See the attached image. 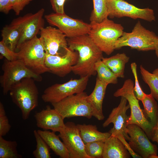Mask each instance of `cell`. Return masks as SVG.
<instances>
[{"label":"cell","instance_id":"obj_27","mask_svg":"<svg viewBox=\"0 0 158 158\" xmlns=\"http://www.w3.org/2000/svg\"><path fill=\"white\" fill-rule=\"evenodd\" d=\"M140 71L143 80L150 88V93L158 101V68L151 73L141 65Z\"/></svg>","mask_w":158,"mask_h":158},{"label":"cell","instance_id":"obj_18","mask_svg":"<svg viewBox=\"0 0 158 158\" xmlns=\"http://www.w3.org/2000/svg\"><path fill=\"white\" fill-rule=\"evenodd\" d=\"M35 117L37 127L44 130H50L59 133L65 126L64 119L55 109H51L49 106L36 113Z\"/></svg>","mask_w":158,"mask_h":158},{"label":"cell","instance_id":"obj_14","mask_svg":"<svg viewBox=\"0 0 158 158\" xmlns=\"http://www.w3.org/2000/svg\"><path fill=\"white\" fill-rule=\"evenodd\" d=\"M126 133L129 136L128 140L133 150L142 158H151L157 154V146L152 143L143 130L135 124L128 125Z\"/></svg>","mask_w":158,"mask_h":158},{"label":"cell","instance_id":"obj_33","mask_svg":"<svg viewBox=\"0 0 158 158\" xmlns=\"http://www.w3.org/2000/svg\"><path fill=\"white\" fill-rule=\"evenodd\" d=\"M131 69L135 79L134 92L137 99L141 101L144 98L146 94L142 90L139 85L137 73V65L135 62H132L130 64Z\"/></svg>","mask_w":158,"mask_h":158},{"label":"cell","instance_id":"obj_29","mask_svg":"<svg viewBox=\"0 0 158 158\" xmlns=\"http://www.w3.org/2000/svg\"><path fill=\"white\" fill-rule=\"evenodd\" d=\"M15 141L7 140L0 136V158H21L18 152Z\"/></svg>","mask_w":158,"mask_h":158},{"label":"cell","instance_id":"obj_12","mask_svg":"<svg viewBox=\"0 0 158 158\" xmlns=\"http://www.w3.org/2000/svg\"><path fill=\"white\" fill-rule=\"evenodd\" d=\"M44 11V9L42 8L34 13H28L13 20L11 23L16 25L21 32L17 48L24 42L37 36L41 29L44 27L43 16Z\"/></svg>","mask_w":158,"mask_h":158},{"label":"cell","instance_id":"obj_13","mask_svg":"<svg viewBox=\"0 0 158 158\" xmlns=\"http://www.w3.org/2000/svg\"><path fill=\"white\" fill-rule=\"evenodd\" d=\"M40 33L39 38L46 54L58 56L66 54L67 37L60 30L49 26L42 28Z\"/></svg>","mask_w":158,"mask_h":158},{"label":"cell","instance_id":"obj_17","mask_svg":"<svg viewBox=\"0 0 158 158\" xmlns=\"http://www.w3.org/2000/svg\"><path fill=\"white\" fill-rule=\"evenodd\" d=\"M127 101L125 98L121 97L119 105L112 110L108 118L103 123L102 126L106 127L111 123H113V127L108 132L111 135L115 136L118 134H122L128 140L129 136L126 133V122L129 116L127 115L126 112L130 108V106L129 104L126 105Z\"/></svg>","mask_w":158,"mask_h":158},{"label":"cell","instance_id":"obj_16","mask_svg":"<svg viewBox=\"0 0 158 158\" xmlns=\"http://www.w3.org/2000/svg\"><path fill=\"white\" fill-rule=\"evenodd\" d=\"M78 58V52L68 47L66 54L63 56L46 54L45 65L49 72L63 77L72 72V67L76 63Z\"/></svg>","mask_w":158,"mask_h":158},{"label":"cell","instance_id":"obj_38","mask_svg":"<svg viewBox=\"0 0 158 158\" xmlns=\"http://www.w3.org/2000/svg\"><path fill=\"white\" fill-rule=\"evenodd\" d=\"M12 9V6L10 0H0V11L8 14Z\"/></svg>","mask_w":158,"mask_h":158},{"label":"cell","instance_id":"obj_28","mask_svg":"<svg viewBox=\"0 0 158 158\" xmlns=\"http://www.w3.org/2000/svg\"><path fill=\"white\" fill-rule=\"evenodd\" d=\"M94 69L97 74V78L101 81L108 84L118 83V77L102 60L95 63Z\"/></svg>","mask_w":158,"mask_h":158},{"label":"cell","instance_id":"obj_31","mask_svg":"<svg viewBox=\"0 0 158 158\" xmlns=\"http://www.w3.org/2000/svg\"><path fill=\"white\" fill-rule=\"evenodd\" d=\"M104 142L95 141L85 144V151L90 158H102Z\"/></svg>","mask_w":158,"mask_h":158},{"label":"cell","instance_id":"obj_21","mask_svg":"<svg viewBox=\"0 0 158 158\" xmlns=\"http://www.w3.org/2000/svg\"><path fill=\"white\" fill-rule=\"evenodd\" d=\"M37 131L56 155L61 158H70L68 150L63 142L60 139L59 135H57L55 132L40 130Z\"/></svg>","mask_w":158,"mask_h":158},{"label":"cell","instance_id":"obj_24","mask_svg":"<svg viewBox=\"0 0 158 158\" xmlns=\"http://www.w3.org/2000/svg\"><path fill=\"white\" fill-rule=\"evenodd\" d=\"M2 41L11 50L15 51L21 36L18 27L11 23L3 27L1 30Z\"/></svg>","mask_w":158,"mask_h":158},{"label":"cell","instance_id":"obj_1","mask_svg":"<svg viewBox=\"0 0 158 158\" xmlns=\"http://www.w3.org/2000/svg\"><path fill=\"white\" fill-rule=\"evenodd\" d=\"M68 47L78 52V58L72 67V72L80 77L95 76V63L103 57V52L98 47L88 34L67 38Z\"/></svg>","mask_w":158,"mask_h":158},{"label":"cell","instance_id":"obj_30","mask_svg":"<svg viewBox=\"0 0 158 158\" xmlns=\"http://www.w3.org/2000/svg\"><path fill=\"white\" fill-rule=\"evenodd\" d=\"M33 132L36 142V148L33 152L34 157L35 158H51L49 146L37 130H35Z\"/></svg>","mask_w":158,"mask_h":158},{"label":"cell","instance_id":"obj_35","mask_svg":"<svg viewBox=\"0 0 158 158\" xmlns=\"http://www.w3.org/2000/svg\"><path fill=\"white\" fill-rule=\"evenodd\" d=\"M12 6V10L16 16L19 15L25 7L32 0H10Z\"/></svg>","mask_w":158,"mask_h":158},{"label":"cell","instance_id":"obj_8","mask_svg":"<svg viewBox=\"0 0 158 158\" xmlns=\"http://www.w3.org/2000/svg\"><path fill=\"white\" fill-rule=\"evenodd\" d=\"M1 69L3 74L0 77V83L4 95L9 92L14 85L23 78H32L39 82L42 79L41 75L33 72L18 59L10 61L5 59Z\"/></svg>","mask_w":158,"mask_h":158},{"label":"cell","instance_id":"obj_39","mask_svg":"<svg viewBox=\"0 0 158 158\" xmlns=\"http://www.w3.org/2000/svg\"><path fill=\"white\" fill-rule=\"evenodd\" d=\"M150 139L158 144V116L156 124L153 128Z\"/></svg>","mask_w":158,"mask_h":158},{"label":"cell","instance_id":"obj_6","mask_svg":"<svg viewBox=\"0 0 158 158\" xmlns=\"http://www.w3.org/2000/svg\"><path fill=\"white\" fill-rule=\"evenodd\" d=\"M134 83L130 79L125 80L122 86L114 94L116 97H123L128 102L130 109V114L127 121V126L135 124L140 127L150 139L153 127L145 116L140 106L139 100L134 90Z\"/></svg>","mask_w":158,"mask_h":158},{"label":"cell","instance_id":"obj_37","mask_svg":"<svg viewBox=\"0 0 158 158\" xmlns=\"http://www.w3.org/2000/svg\"><path fill=\"white\" fill-rule=\"evenodd\" d=\"M122 142L128 151L130 155L134 158H142L140 156L136 153L131 147L130 145L126 141V139L125 138L123 135L122 134H118L116 136Z\"/></svg>","mask_w":158,"mask_h":158},{"label":"cell","instance_id":"obj_9","mask_svg":"<svg viewBox=\"0 0 158 158\" xmlns=\"http://www.w3.org/2000/svg\"><path fill=\"white\" fill-rule=\"evenodd\" d=\"M89 77L86 76L79 79L71 78L63 83L54 84L45 89L42 95V99L45 102L51 104L71 95L84 92Z\"/></svg>","mask_w":158,"mask_h":158},{"label":"cell","instance_id":"obj_23","mask_svg":"<svg viewBox=\"0 0 158 158\" xmlns=\"http://www.w3.org/2000/svg\"><path fill=\"white\" fill-rule=\"evenodd\" d=\"M129 57L124 53H118L109 58L103 57L102 60L118 78L124 77L126 64L129 61Z\"/></svg>","mask_w":158,"mask_h":158},{"label":"cell","instance_id":"obj_40","mask_svg":"<svg viewBox=\"0 0 158 158\" xmlns=\"http://www.w3.org/2000/svg\"><path fill=\"white\" fill-rule=\"evenodd\" d=\"M155 50L156 55L158 58V42L156 45Z\"/></svg>","mask_w":158,"mask_h":158},{"label":"cell","instance_id":"obj_7","mask_svg":"<svg viewBox=\"0 0 158 158\" xmlns=\"http://www.w3.org/2000/svg\"><path fill=\"white\" fill-rule=\"evenodd\" d=\"M51 104L64 119L78 116L90 119L94 116L88 95L84 92L71 95Z\"/></svg>","mask_w":158,"mask_h":158},{"label":"cell","instance_id":"obj_19","mask_svg":"<svg viewBox=\"0 0 158 158\" xmlns=\"http://www.w3.org/2000/svg\"><path fill=\"white\" fill-rule=\"evenodd\" d=\"M108 85L97 78L94 89L88 95L94 109V117L99 121L103 120L104 118L103 113L102 104Z\"/></svg>","mask_w":158,"mask_h":158},{"label":"cell","instance_id":"obj_32","mask_svg":"<svg viewBox=\"0 0 158 158\" xmlns=\"http://www.w3.org/2000/svg\"><path fill=\"white\" fill-rule=\"evenodd\" d=\"M3 104L0 102V136H5L11 128Z\"/></svg>","mask_w":158,"mask_h":158},{"label":"cell","instance_id":"obj_41","mask_svg":"<svg viewBox=\"0 0 158 158\" xmlns=\"http://www.w3.org/2000/svg\"><path fill=\"white\" fill-rule=\"evenodd\" d=\"M151 158H158V156L157 155L153 156L151 157Z\"/></svg>","mask_w":158,"mask_h":158},{"label":"cell","instance_id":"obj_2","mask_svg":"<svg viewBox=\"0 0 158 158\" xmlns=\"http://www.w3.org/2000/svg\"><path fill=\"white\" fill-rule=\"evenodd\" d=\"M33 79L25 78L14 85L9 91L13 102L21 110L22 118H28L38 105L39 92Z\"/></svg>","mask_w":158,"mask_h":158},{"label":"cell","instance_id":"obj_20","mask_svg":"<svg viewBox=\"0 0 158 158\" xmlns=\"http://www.w3.org/2000/svg\"><path fill=\"white\" fill-rule=\"evenodd\" d=\"M130 155L121 141L111 135L104 141L102 158H129Z\"/></svg>","mask_w":158,"mask_h":158},{"label":"cell","instance_id":"obj_5","mask_svg":"<svg viewBox=\"0 0 158 158\" xmlns=\"http://www.w3.org/2000/svg\"><path fill=\"white\" fill-rule=\"evenodd\" d=\"M158 42V36L152 31L147 29L138 21L131 32H123L116 41L115 49L128 46L139 51L155 50Z\"/></svg>","mask_w":158,"mask_h":158},{"label":"cell","instance_id":"obj_25","mask_svg":"<svg viewBox=\"0 0 158 158\" xmlns=\"http://www.w3.org/2000/svg\"><path fill=\"white\" fill-rule=\"evenodd\" d=\"M144 109L142 110L145 117L154 127L156 124L158 116V106L152 95L146 94L141 101Z\"/></svg>","mask_w":158,"mask_h":158},{"label":"cell","instance_id":"obj_11","mask_svg":"<svg viewBox=\"0 0 158 158\" xmlns=\"http://www.w3.org/2000/svg\"><path fill=\"white\" fill-rule=\"evenodd\" d=\"M106 1L108 17L110 18L127 17L149 22L155 20L153 10L148 8H138L123 0H106Z\"/></svg>","mask_w":158,"mask_h":158},{"label":"cell","instance_id":"obj_4","mask_svg":"<svg viewBox=\"0 0 158 158\" xmlns=\"http://www.w3.org/2000/svg\"><path fill=\"white\" fill-rule=\"evenodd\" d=\"M16 50L18 59L33 72L40 75L49 72L45 65L46 53L37 36L21 44Z\"/></svg>","mask_w":158,"mask_h":158},{"label":"cell","instance_id":"obj_15","mask_svg":"<svg viewBox=\"0 0 158 158\" xmlns=\"http://www.w3.org/2000/svg\"><path fill=\"white\" fill-rule=\"evenodd\" d=\"M68 150L70 158H90L85 151V144L77 125L72 122L65 123L59 135Z\"/></svg>","mask_w":158,"mask_h":158},{"label":"cell","instance_id":"obj_26","mask_svg":"<svg viewBox=\"0 0 158 158\" xmlns=\"http://www.w3.org/2000/svg\"><path fill=\"white\" fill-rule=\"evenodd\" d=\"M93 8L90 18V24L102 22L108 17L106 0H92Z\"/></svg>","mask_w":158,"mask_h":158},{"label":"cell","instance_id":"obj_10","mask_svg":"<svg viewBox=\"0 0 158 158\" xmlns=\"http://www.w3.org/2000/svg\"><path fill=\"white\" fill-rule=\"evenodd\" d=\"M44 17L49 24L57 27L67 38L88 34L91 29L90 24L72 18L65 13H52Z\"/></svg>","mask_w":158,"mask_h":158},{"label":"cell","instance_id":"obj_34","mask_svg":"<svg viewBox=\"0 0 158 158\" xmlns=\"http://www.w3.org/2000/svg\"><path fill=\"white\" fill-rule=\"evenodd\" d=\"M0 53L1 59L4 57L5 59L10 61L18 59L17 52L11 50L2 40L0 42Z\"/></svg>","mask_w":158,"mask_h":158},{"label":"cell","instance_id":"obj_3","mask_svg":"<svg viewBox=\"0 0 158 158\" xmlns=\"http://www.w3.org/2000/svg\"><path fill=\"white\" fill-rule=\"evenodd\" d=\"M91 25L88 34L90 37L103 52L111 54L115 50L116 41L124 32L123 26L108 18L100 23Z\"/></svg>","mask_w":158,"mask_h":158},{"label":"cell","instance_id":"obj_36","mask_svg":"<svg viewBox=\"0 0 158 158\" xmlns=\"http://www.w3.org/2000/svg\"><path fill=\"white\" fill-rule=\"evenodd\" d=\"M66 0H50L52 9L55 13L64 14V5Z\"/></svg>","mask_w":158,"mask_h":158},{"label":"cell","instance_id":"obj_22","mask_svg":"<svg viewBox=\"0 0 158 158\" xmlns=\"http://www.w3.org/2000/svg\"><path fill=\"white\" fill-rule=\"evenodd\" d=\"M77 126L85 144L95 141L104 142L111 136L109 132L99 131L95 125L83 124H78Z\"/></svg>","mask_w":158,"mask_h":158}]
</instances>
